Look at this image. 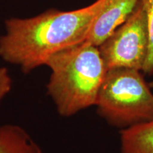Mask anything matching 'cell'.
Listing matches in <instances>:
<instances>
[{"instance_id":"52a82bcc","label":"cell","mask_w":153,"mask_h":153,"mask_svg":"<svg viewBox=\"0 0 153 153\" xmlns=\"http://www.w3.org/2000/svg\"><path fill=\"white\" fill-rule=\"evenodd\" d=\"M120 153H153V120L120 131Z\"/></svg>"},{"instance_id":"277c9868","label":"cell","mask_w":153,"mask_h":153,"mask_svg":"<svg viewBox=\"0 0 153 153\" xmlns=\"http://www.w3.org/2000/svg\"><path fill=\"white\" fill-rule=\"evenodd\" d=\"M99 48L107 70L124 68L143 71L148 53L149 30L142 0L131 16Z\"/></svg>"},{"instance_id":"3957f363","label":"cell","mask_w":153,"mask_h":153,"mask_svg":"<svg viewBox=\"0 0 153 153\" xmlns=\"http://www.w3.org/2000/svg\"><path fill=\"white\" fill-rule=\"evenodd\" d=\"M140 70H107L95 106L109 125L125 129L153 120V93Z\"/></svg>"},{"instance_id":"6da1fadb","label":"cell","mask_w":153,"mask_h":153,"mask_svg":"<svg viewBox=\"0 0 153 153\" xmlns=\"http://www.w3.org/2000/svg\"><path fill=\"white\" fill-rule=\"evenodd\" d=\"M107 1L95 0L74 10L50 9L34 16L7 19L0 36V57L25 74L45 65L53 55L86 41Z\"/></svg>"},{"instance_id":"ba28073f","label":"cell","mask_w":153,"mask_h":153,"mask_svg":"<svg viewBox=\"0 0 153 153\" xmlns=\"http://www.w3.org/2000/svg\"><path fill=\"white\" fill-rule=\"evenodd\" d=\"M148 21L149 49L143 72L148 76L153 74V0H142Z\"/></svg>"},{"instance_id":"30bf717a","label":"cell","mask_w":153,"mask_h":153,"mask_svg":"<svg viewBox=\"0 0 153 153\" xmlns=\"http://www.w3.org/2000/svg\"><path fill=\"white\" fill-rule=\"evenodd\" d=\"M149 85H150V87L151 89H153V81L149 82Z\"/></svg>"},{"instance_id":"9c48e42d","label":"cell","mask_w":153,"mask_h":153,"mask_svg":"<svg viewBox=\"0 0 153 153\" xmlns=\"http://www.w3.org/2000/svg\"><path fill=\"white\" fill-rule=\"evenodd\" d=\"M12 80L8 70L5 67L0 66V104L5 97L11 91Z\"/></svg>"},{"instance_id":"7a4b0ae2","label":"cell","mask_w":153,"mask_h":153,"mask_svg":"<svg viewBox=\"0 0 153 153\" xmlns=\"http://www.w3.org/2000/svg\"><path fill=\"white\" fill-rule=\"evenodd\" d=\"M47 94L61 116L70 117L95 106L107 72L99 46L84 41L53 55Z\"/></svg>"},{"instance_id":"8992f818","label":"cell","mask_w":153,"mask_h":153,"mask_svg":"<svg viewBox=\"0 0 153 153\" xmlns=\"http://www.w3.org/2000/svg\"><path fill=\"white\" fill-rule=\"evenodd\" d=\"M0 153H43L28 132L14 124L0 126Z\"/></svg>"},{"instance_id":"5b68a950","label":"cell","mask_w":153,"mask_h":153,"mask_svg":"<svg viewBox=\"0 0 153 153\" xmlns=\"http://www.w3.org/2000/svg\"><path fill=\"white\" fill-rule=\"evenodd\" d=\"M140 1L141 0H108L94 21L85 41L99 46L131 16Z\"/></svg>"}]
</instances>
